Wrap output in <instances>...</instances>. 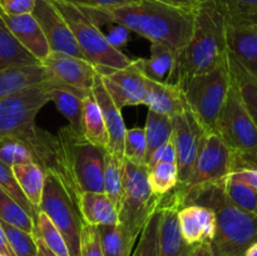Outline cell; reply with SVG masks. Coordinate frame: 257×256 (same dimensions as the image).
I'll list each match as a JSON object with an SVG mask.
<instances>
[{
    "label": "cell",
    "mask_w": 257,
    "mask_h": 256,
    "mask_svg": "<svg viewBox=\"0 0 257 256\" xmlns=\"http://www.w3.org/2000/svg\"><path fill=\"white\" fill-rule=\"evenodd\" d=\"M79 9L98 27L112 23L122 25L178 54L192 37L197 8L176 7L158 0H136L120 7Z\"/></svg>",
    "instance_id": "cell-1"
},
{
    "label": "cell",
    "mask_w": 257,
    "mask_h": 256,
    "mask_svg": "<svg viewBox=\"0 0 257 256\" xmlns=\"http://www.w3.org/2000/svg\"><path fill=\"white\" fill-rule=\"evenodd\" d=\"M227 55L226 20L217 0L198 4L188 44L176 55L168 83L183 88L188 80L217 67Z\"/></svg>",
    "instance_id": "cell-2"
},
{
    "label": "cell",
    "mask_w": 257,
    "mask_h": 256,
    "mask_svg": "<svg viewBox=\"0 0 257 256\" xmlns=\"http://www.w3.org/2000/svg\"><path fill=\"white\" fill-rule=\"evenodd\" d=\"M103 157L104 151L88 142L83 133L65 125L54 135V152L47 171L59 178L78 206L82 192H104Z\"/></svg>",
    "instance_id": "cell-3"
},
{
    "label": "cell",
    "mask_w": 257,
    "mask_h": 256,
    "mask_svg": "<svg viewBox=\"0 0 257 256\" xmlns=\"http://www.w3.org/2000/svg\"><path fill=\"white\" fill-rule=\"evenodd\" d=\"M225 181L186 196L178 210L186 205H201L215 211L216 231L210 242L213 255L245 256L257 241V215L241 210L228 200Z\"/></svg>",
    "instance_id": "cell-4"
},
{
    "label": "cell",
    "mask_w": 257,
    "mask_h": 256,
    "mask_svg": "<svg viewBox=\"0 0 257 256\" xmlns=\"http://www.w3.org/2000/svg\"><path fill=\"white\" fill-rule=\"evenodd\" d=\"M230 84L231 72L226 55L217 67L196 75L182 88L188 110L206 135L216 133Z\"/></svg>",
    "instance_id": "cell-5"
},
{
    "label": "cell",
    "mask_w": 257,
    "mask_h": 256,
    "mask_svg": "<svg viewBox=\"0 0 257 256\" xmlns=\"http://www.w3.org/2000/svg\"><path fill=\"white\" fill-rule=\"evenodd\" d=\"M147 166L123 161V195L118 223L137 240L148 218L160 208L161 198L148 183Z\"/></svg>",
    "instance_id": "cell-6"
},
{
    "label": "cell",
    "mask_w": 257,
    "mask_h": 256,
    "mask_svg": "<svg viewBox=\"0 0 257 256\" xmlns=\"http://www.w3.org/2000/svg\"><path fill=\"white\" fill-rule=\"evenodd\" d=\"M52 2L68 23L80 52L88 62L97 68L109 69H120L132 63L127 55L109 44L100 28L95 25L79 8L59 0Z\"/></svg>",
    "instance_id": "cell-7"
},
{
    "label": "cell",
    "mask_w": 257,
    "mask_h": 256,
    "mask_svg": "<svg viewBox=\"0 0 257 256\" xmlns=\"http://www.w3.org/2000/svg\"><path fill=\"white\" fill-rule=\"evenodd\" d=\"M48 83L27 88L0 100V141L15 138L28 146L37 136L39 127L35 124V117L50 102Z\"/></svg>",
    "instance_id": "cell-8"
},
{
    "label": "cell",
    "mask_w": 257,
    "mask_h": 256,
    "mask_svg": "<svg viewBox=\"0 0 257 256\" xmlns=\"http://www.w3.org/2000/svg\"><path fill=\"white\" fill-rule=\"evenodd\" d=\"M38 210L47 213L62 233L69 256H80V236L84 225L82 215L59 178L50 171H45L44 187Z\"/></svg>",
    "instance_id": "cell-9"
},
{
    "label": "cell",
    "mask_w": 257,
    "mask_h": 256,
    "mask_svg": "<svg viewBox=\"0 0 257 256\" xmlns=\"http://www.w3.org/2000/svg\"><path fill=\"white\" fill-rule=\"evenodd\" d=\"M216 133L232 151H246L257 146V128L243 105L232 75Z\"/></svg>",
    "instance_id": "cell-10"
},
{
    "label": "cell",
    "mask_w": 257,
    "mask_h": 256,
    "mask_svg": "<svg viewBox=\"0 0 257 256\" xmlns=\"http://www.w3.org/2000/svg\"><path fill=\"white\" fill-rule=\"evenodd\" d=\"M172 141L176 148L178 183L182 186L190 180L206 133L193 118L190 110L172 118Z\"/></svg>",
    "instance_id": "cell-11"
},
{
    "label": "cell",
    "mask_w": 257,
    "mask_h": 256,
    "mask_svg": "<svg viewBox=\"0 0 257 256\" xmlns=\"http://www.w3.org/2000/svg\"><path fill=\"white\" fill-rule=\"evenodd\" d=\"M105 89L120 110L127 105L145 104L146 77L132 60L120 69L97 68Z\"/></svg>",
    "instance_id": "cell-12"
},
{
    "label": "cell",
    "mask_w": 257,
    "mask_h": 256,
    "mask_svg": "<svg viewBox=\"0 0 257 256\" xmlns=\"http://www.w3.org/2000/svg\"><path fill=\"white\" fill-rule=\"evenodd\" d=\"M32 14L39 23L52 52L65 53L85 59L69 25L52 0H37Z\"/></svg>",
    "instance_id": "cell-13"
},
{
    "label": "cell",
    "mask_w": 257,
    "mask_h": 256,
    "mask_svg": "<svg viewBox=\"0 0 257 256\" xmlns=\"http://www.w3.org/2000/svg\"><path fill=\"white\" fill-rule=\"evenodd\" d=\"M42 64L52 75L53 80H58L83 92L92 90L93 83L98 74L97 67L87 59L65 53L50 52Z\"/></svg>",
    "instance_id": "cell-14"
},
{
    "label": "cell",
    "mask_w": 257,
    "mask_h": 256,
    "mask_svg": "<svg viewBox=\"0 0 257 256\" xmlns=\"http://www.w3.org/2000/svg\"><path fill=\"white\" fill-rule=\"evenodd\" d=\"M92 94L100 107L105 127H107L108 140H109L107 151L115 157L124 160V137L127 128L123 120L122 110L113 102L99 74H97L93 83Z\"/></svg>",
    "instance_id": "cell-15"
},
{
    "label": "cell",
    "mask_w": 257,
    "mask_h": 256,
    "mask_svg": "<svg viewBox=\"0 0 257 256\" xmlns=\"http://www.w3.org/2000/svg\"><path fill=\"white\" fill-rule=\"evenodd\" d=\"M181 232L186 242H211L216 231V213L201 205H186L177 211Z\"/></svg>",
    "instance_id": "cell-16"
},
{
    "label": "cell",
    "mask_w": 257,
    "mask_h": 256,
    "mask_svg": "<svg viewBox=\"0 0 257 256\" xmlns=\"http://www.w3.org/2000/svg\"><path fill=\"white\" fill-rule=\"evenodd\" d=\"M3 19L23 48H25L40 63L52 52L39 23L32 13L14 17L3 14Z\"/></svg>",
    "instance_id": "cell-17"
},
{
    "label": "cell",
    "mask_w": 257,
    "mask_h": 256,
    "mask_svg": "<svg viewBox=\"0 0 257 256\" xmlns=\"http://www.w3.org/2000/svg\"><path fill=\"white\" fill-rule=\"evenodd\" d=\"M145 104L148 109L171 118L182 114L188 109L182 88L148 78H146Z\"/></svg>",
    "instance_id": "cell-18"
},
{
    "label": "cell",
    "mask_w": 257,
    "mask_h": 256,
    "mask_svg": "<svg viewBox=\"0 0 257 256\" xmlns=\"http://www.w3.org/2000/svg\"><path fill=\"white\" fill-rule=\"evenodd\" d=\"M53 78L42 63L0 69V100L34 85L52 82Z\"/></svg>",
    "instance_id": "cell-19"
},
{
    "label": "cell",
    "mask_w": 257,
    "mask_h": 256,
    "mask_svg": "<svg viewBox=\"0 0 257 256\" xmlns=\"http://www.w3.org/2000/svg\"><path fill=\"white\" fill-rule=\"evenodd\" d=\"M227 50L242 62L257 60V19L226 23Z\"/></svg>",
    "instance_id": "cell-20"
},
{
    "label": "cell",
    "mask_w": 257,
    "mask_h": 256,
    "mask_svg": "<svg viewBox=\"0 0 257 256\" xmlns=\"http://www.w3.org/2000/svg\"><path fill=\"white\" fill-rule=\"evenodd\" d=\"M160 227V256H188L193 246L186 242L178 222L177 208L163 206Z\"/></svg>",
    "instance_id": "cell-21"
},
{
    "label": "cell",
    "mask_w": 257,
    "mask_h": 256,
    "mask_svg": "<svg viewBox=\"0 0 257 256\" xmlns=\"http://www.w3.org/2000/svg\"><path fill=\"white\" fill-rule=\"evenodd\" d=\"M78 208L83 222L87 225H114L118 223V212L104 192H82Z\"/></svg>",
    "instance_id": "cell-22"
},
{
    "label": "cell",
    "mask_w": 257,
    "mask_h": 256,
    "mask_svg": "<svg viewBox=\"0 0 257 256\" xmlns=\"http://www.w3.org/2000/svg\"><path fill=\"white\" fill-rule=\"evenodd\" d=\"M176 53L166 45L151 43V55L148 59H136L140 72L148 79L168 83L176 63Z\"/></svg>",
    "instance_id": "cell-23"
},
{
    "label": "cell",
    "mask_w": 257,
    "mask_h": 256,
    "mask_svg": "<svg viewBox=\"0 0 257 256\" xmlns=\"http://www.w3.org/2000/svg\"><path fill=\"white\" fill-rule=\"evenodd\" d=\"M82 133L85 140L102 151L108 150L109 140H108L107 127L102 110L94 99L90 90L89 94L83 99L82 112Z\"/></svg>",
    "instance_id": "cell-24"
},
{
    "label": "cell",
    "mask_w": 257,
    "mask_h": 256,
    "mask_svg": "<svg viewBox=\"0 0 257 256\" xmlns=\"http://www.w3.org/2000/svg\"><path fill=\"white\" fill-rule=\"evenodd\" d=\"M228 65L232 79L237 87L246 110L257 128V80L237 57L227 52Z\"/></svg>",
    "instance_id": "cell-25"
},
{
    "label": "cell",
    "mask_w": 257,
    "mask_h": 256,
    "mask_svg": "<svg viewBox=\"0 0 257 256\" xmlns=\"http://www.w3.org/2000/svg\"><path fill=\"white\" fill-rule=\"evenodd\" d=\"M38 63H40L39 60L35 59L25 48H23V45L13 35L0 12V69Z\"/></svg>",
    "instance_id": "cell-26"
},
{
    "label": "cell",
    "mask_w": 257,
    "mask_h": 256,
    "mask_svg": "<svg viewBox=\"0 0 257 256\" xmlns=\"http://www.w3.org/2000/svg\"><path fill=\"white\" fill-rule=\"evenodd\" d=\"M100 246L104 256H131L136 243L133 238L119 223L97 226Z\"/></svg>",
    "instance_id": "cell-27"
},
{
    "label": "cell",
    "mask_w": 257,
    "mask_h": 256,
    "mask_svg": "<svg viewBox=\"0 0 257 256\" xmlns=\"http://www.w3.org/2000/svg\"><path fill=\"white\" fill-rule=\"evenodd\" d=\"M20 188L33 206L39 207L44 187L45 172L38 163H24L12 167Z\"/></svg>",
    "instance_id": "cell-28"
},
{
    "label": "cell",
    "mask_w": 257,
    "mask_h": 256,
    "mask_svg": "<svg viewBox=\"0 0 257 256\" xmlns=\"http://www.w3.org/2000/svg\"><path fill=\"white\" fill-rule=\"evenodd\" d=\"M123 161L108 151L103 157V190L115 210H119L123 195Z\"/></svg>",
    "instance_id": "cell-29"
},
{
    "label": "cell",
    "mask_w": 257,
    "mask_h": 256,
    "mask_svg": "<svg viewBox=\"0 0 257 256\" xmlns=\"http://www.w3.org/2000/svg\"><path fill=\"white\" fill-rule=\"evenodd\" d=\"M146 141H147V160L161 146L167 143L172 138L173 123L172 118L160 114L155 110L148 109L145 125Z\"/></svg>",
    "instance_id": "cell-30"
},
{
    "label": "cell",
    "mask_w": 257,
    "mask_h": 256,
    "mask_svg": "<svg viewBox=\"0 0 257 256\" xmlns=\"http://www.w3.org/2000/svg\"><path fill=\"white\" fill-rule=\"evenodd\" d=\"M35 238H39L53 253L57 256H69L67 243L63 238L54 223L52 222L47 213L38 210L37 218H35Z\"/></svg>",
    "instance_id": "cell-31"
},
{
    "label": "cell",
    "mask_w": 257,
    "mask_h": 256,
    "mask_svg": "<svg viewBox=\"0 0 257 256\" xmlns=\"http://www.w3.org/2000/svg\"><path fill=\"white\" fill-rule=\"evenodd\" d=\"M0 221L34 235L35 221L29 213L0 188Z\"/></svg>",
    "instance_id": "cell-32"
},
{
    "label": "cell",
    "mask_w": 257,
    "mask_h": 256,
    "mask_svg": "<svg viewBox=\"0 0 257 256\" xmlns=\"http://www.w3.org/2000/svg\"><path fill=\"white\" fill-rule=\"evenodd\" d=\"M162 208L152 213L140 233L138 246L131 256H160V227Z\"/></svg>",
    "instance_id": "cell-33"
},
{
    "label": "cell",
    "mask_w": 257,
    "mask_h": 256,
    "mask_svg": "<svg viewBox=\"0 0 257 256\" xmlns=\"http://www.w3.org/2000/svg\"><path fill=\"white\" fill-rule=\"evenodd\" d=\"M147 175L150 187L158 196L167 195L178 183L176 163H157L148 168Z\"/></svg>",
    "instance_id": "cell-34"
},
{
    "label": "cell",
    "mask_w": 257,
    "mask_h": 256,
    "mask_svg": "<svg viewBox=\"0 0 257 256\" xmlns=\"http://www.w3.org/2000/svg\"><path fill=\"white\" fill-rule=\"evenodd\" d=\"M226 196L228 200L237 206L241 210L246 211L250 213H256V206H257V191L253 190L248 185L238 181L232 180V178H226L225 183Z\"/></svg>",
    "instance_id": "cell-35"
},
{
    "label": "cell",
    "mask_w": 257,
    "mask_h": 256,
    "mask_svg": "<svg viewBox=\"0 0 257 256\" xmlns=\"http://www.w3.org/2000/svg\"><path fill=\"white\" fill-rule=\"evenodd\" d=\"M0 188L4 191L7 195H9L10 197L14 198L25 211L30 215V217L35 221L38 215V208L35 206L32 205L29 200L27 198V196L24 195V192L20 188L19 183H18L17 178H15L14 173L10 166L5 165L0 161Z\"/></svg>",
    "instance_id": "cell-36"
},
{
    "label": "cell",
    "mask_w": 257,
    "mask_h": 256,
    "mask_svg": "<svg viewBox=\"0 0 257 256\" xmlns=\"http://www.w3.org/2000/svg\"><path fill=\"white\" fill-rule=\"evenodd\" d=\"M0 225L7 235L10 247L15 256H37L38 242L33 233L25 232L20 228L8 225L4 221H0Z\"/></svg>",
    "instance_id": "cell-37"
},
{
    "label": "cell",
    "mask_w": 257,
    "mask_h": 256,
    "mask_svg": "<svg viewBox=\"0 0 257 256\" xmlns=\"http://www.w3.org/2000/svg\"><path fill=\"white\" fill-rule=\"evenodd\" d=\"M226 23L257 19V0H217Z\"/></svg>",
    "instance_id": "cell-38"
},
{
    "label": "cell",
    "mask_w": 257,
    "mask_h": 256,
    "mask_svg": "<svg viewBox=\"0 0 257 256\" xmlns=\"http://www.w3.org/2000/svg\"><path fill=\"white\" fill-rule=\"evenodd\" d=\"M0 161L10 167L24 163H35L34 156L29 147L15 138H5L0 141Z\"/></svg>",
    "instance_id": "cell-39"
},
{
    "label": "cell",
    "mask_w": 257,
    "mask_h": 256,
    "mask_svg": "<svg viewBox=\"0 0 257 256\" xmlns=\"http://www.w3.org/2000/svg\"><path fill=\"white\" fill-rule=\"evenodd\" d=\"M124 158L137 165L147 166V141L143 128L125 131Z\"/></svg>",
    "instance_id": "cell-40"
},
{
    "label": "cell",
    "mask_w": 257,
    "mask_h": 256,
    "mask_svg": "<svg viewBox=\"0 0 257 256\" xmlns=\"http://www.w3.org/2000/svg\"><path fill=\"white\" fill-rule=\"evenodd\" d=\"M80 256H104L100 246L97 226L84 223L80 236Z\"/></svg>",
    "instance_id": "cell-41"
},
{
    "label": "cell",
    "mask_w": 257,
    "mask_h": 256,
    "mask_svg": "<svg viewBox=\"0 0 257 256\" xmlns=\"http://www.w3.org/2000/svg\"><path fill=\"white\" fill-rule=\"evenodd\" d=\"M245 168L257 170V146L246 151H232V172Z\"/></svg>",
    "instance_id": "cell-42"
},
{
    "label": "cell",
    "mask_w": 257,
    "mask_h": 256,
    "mask_svg": "<svg viewBox=\"0 0 257 256\" xmlns=\"http://www.w3.org/2000/svg\"><path fill=\"white\" fill-rule=\"evenodd\" d=\"M37 0H0V12L5 15L30 14Z\"/></svg>",
    "instance_id": "cell-43"
},
{
    "label": "cell",
    "mask_w": 257,
    "mask_h": 256,
    "mask_svg": "<svg viewBox=\"0 0 257 256\" xmlns=\"http://www.w3.org/2000/svg\"><path fill=\"white\" fill-rule=\"evenodd\" d=\"M177 156H176V148L173 145V141L171 138L167 143L161 146L157 151L150 156L147 160V168L157 165V163H176Z\"/></svg>",
    "instance_id": "cell-44"
},
{
    "label": "cell",
    "mask_w": 257,
    "mask_h": 256,
    "mask_svg": "<svg viewBox=\"0 0 257 256\" xmlns=\"http://www.w3.org/2000/svg\"><path fill=\"white\" fill-rule=\"evenodd\" d=\"M78 8H113L136 2V0H59Z\"/></svg>",
    "instance_id": "cell-45"
},
{
    "label": "cell",
    "mask_w": 257,
    "mask_h": 256,
    "mask_svg": "<svg viewBox=\"0 0 257 256\" xmlns=\"http://www.w3.org/2000/svg\"><path fill=\"white\" fill-rule=\"evenodd\" d=\"M128 33H130V30H128L127 28L122 27V25H117V27L113 28L105 37H107V40L109 42V44L112 45L113 48L119 50L120 48L124 47V45L127 44Z\"/></svg>",
    "instance_id": "cell-46"
},
{
    "label": "cell",
    "mask_w": 257,
    "mask_h": 256,
    "mask_svg": "<svg viewBox=\"0 0 257 256\" xmlns=\"http://www.w3.org/2000/svg\"><path fill=\"white\" fill-rule=\"evenodd\" d=\"M228 177L235 181H238V182L246 183V185H248L253 190L257 191V170L245 168V170L233 171Z\"/></svg>",
    "instance_id": "cell-47"
},
{
    "label": "cell",
    "mask_w": 257,
    "mask_h": 256,
    "mask_svg": "<svg viewBox=\"0 0 257 256\" xmlns=\"http://www.w3.org/2000/svg\"><path fill=\"white\" fill-rule=\"evenodd\" d=\"M188 256H215L211 248L210 242H201L197 245H193L192 250H191Z\"/></svg>",
    "instance_id": "cell-48"
},
{
    "label": "cell",
    "mask_w": 257,
    "mask_h": 256,
    "mask_svg": "<svg viewBox=\"0 0 257 256\" xmlns=\"http://www.w3.org/2000/svg\"><path fill=\"white\" fill-rule=\"evenodd\" d=\"M0 256H15L2 225H0Z\"/></svg>",
    "instance_id": "cell-49"
},
{
    "label": "cell",
    "mask_w": 257,
    "mask_h": 256,
    "mask_svg": "<svg viewBox=\"0 0 257 256\" xmlns=\"http://www.w3.org/2000/svg\"><path fill=\"white\" fill-rule=\"evenodd\" d=\"M158 2L166 3V4L176 5V7L182 8H197L198 3L195 0H158Z\"/></svg>",
    "instance_id": "cell-50"
},
{
    "label": "cell",
    "mask_w": 257,
    "mask_h": 256,
    "mask_svg": "<svg viewBox=\"0 0 257 256\" xmlns=\"http://www.w3.org/2000/svg\"><path fill=\"white\" fill-rule=\"evenodd\" d=\"M37 242H38V253L37 256H57L55 253H53L39 238H37Z\"/></svg>",
    "instance_id": "cell-51"
},
{
    "label": "cell",
    "mask_w": 257,
    "mask_h": 256,
    "mask_svg": "<svg viewBox=\"0 0 257 256\" xmlns=\"http://www.w3.org/2000/svg\"><path fill=\"white\" fill-rule=\"evenodd\" d=\"M242 62V60H241ZM242 64L247 68L248 72L255 77V79L257 80V60H251V62H242Z\"/></svg>",
    "instance_id": "cell-52"
},
{
    "label": "cell",
    "mask_w": 257,
    "mask_h": 256,
    "mask_svg": "<svg viewBox=\"0 0 257 256\" xmlns=\"http://www.w3.org/2000/svg\"><path fill=\"white\" fill-rule=\"evenodd\" d=\"M245 256H257V241L248 247V250L246 251Z\"/></svg>",
    "instance_id": "cell-53"
},
{
    "label": "cell",
    "mask_w": 257,
    "mask_h": 256,
    "mask_svg": "<svg viewBox=\"0 0 257 256\" xmlns=\"http://www.w3.org/2000/svg\"><path fill=\"white\" fill-rule=\"evenodd\" d=\"M195 2H197L198 4H201V3H203V2H207V0H195Z\"/></svg>",
    "instance_id": "cell-54"
},
{
    "label": "cell",
    "mask_w": 257,
    "mask_h": 256,
    "mask_svg": "<svg viewBox=\"0 0 257 256\" xmlns=\"http://www.w3.org/2000/svg\"><path fill=\"white\" fill-rule=\"evenodd\" d=\"M256 215H257V206H256Z\"/></svg>",
    "instance_id": "cell-55"
}]
</instances>
